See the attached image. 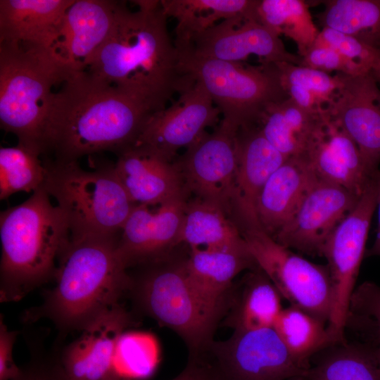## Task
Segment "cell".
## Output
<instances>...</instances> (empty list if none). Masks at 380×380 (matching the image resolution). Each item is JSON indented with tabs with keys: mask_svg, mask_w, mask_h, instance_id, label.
Listing matches in <instances>:
<instances>
[{
	"mask_svg": "<svg viewBox=\"0 0 380 380\" xmlns=\"http://www.w3.org/2000/svg\"><path fill=\"white\" fill-rule=\"evenodd\" d=\"M53 91L46 116L44 154L77 161L106 151L130 147L156 111L144 100L91 76L70 74Z\"/></svg>",
	"mask_w": 380,
	"mask_h": 380,
	"instance_id": "1",
	"label": "cell"
},
{
	"mask_svg": "<svg viewBox=\"0 0 380 380\" xmlns=\"http://www.w3.org/2000/svg\"><path fill=\"white\" fill-rule=\"evenodd\" d=\"M133 2L136 11L118 1L112 30L84 72L160 110L191 82L181 70L160 1Z\"/></svg>",
	"mask_w": 380,
	"mask_h": 380,
	"instance_id": "2",
	"label": "cell"
},
{
	"mask_svg": "<svg viewBox=\"0 0 380 380\" xmlns=\"http://www.w3.org/2000/svg\"><path fill=\"white\" fill-rule=\"evenodd\" d=\"M118 239L70 237L58 263L55 286L44 293L41 304L25 312L23 320L46 319L65 335L81 331L120 303L130 277L118 253Z\"/></svg>",
	"mask_w": 380,
	"mask_h": 380,
	"instance_id": "3",
	"label": "cell"
},
{
	"mask_svg": "<svg viewBox=\"0 0 380 380\" xmlns=\"http://www.w3.org/2000/svg\"><path fill=\"white\" fill-rule=\"evenodd\" d=\"M44 186L25 201L0 215V300H21L54 279L60 257L70 240L61 209Z\"/></svg>",
	"mask_w": 380,
	"mask_h": 380,
	"instance_id": "4",
	"label": "cell"
},
{
	"mask_svg": "<svg viewBox=\"0 0 380 380\" xmlns=\"http://www.w3.org/2000/svg\"><path fill=\"white\" fill-rule=\"evenodd\" d=\"M70 75L44 46L0 42V125L18 144L44 154L53 87Z\"/></svg>",
	"mask_w": 380,
	"mask_h": 380,
	"instance_id": "5",
	"label": "cell"
},
{
	"mask_svg": "<svg viewBox=\"0 0 380 380\" xmlns=\"http://www.w3.org/2000/svg\"><path fill=\"white\" fill-rule=\"evenodd\" d=\"M44 163L47 174L43 186L63 213L70 238L119 236L135 205L113 165L86 170L77 161Z\"/></svg>",
	"mask_w": 380,
	"mask_h": 380,
	"instance_id": "6",
	"label": "cell"
},
{
	"mask_svg": "<svg viewBox=\"0 0 380 380\" xmlns=\"http://www.w3.org/2000/svg\"><path fill=\"white\" fill-rule=\"evenodd\" d=\"M139 267L142 270L138 274H129L127 292L137 309L176 332L194 356L208 350L223 310L210 304L196 290L184 260L172 262L167 257Z\"/></svg>",
	"mask_w": 380,
	"mask_h": 380,
	"instance_id": "7",
	"label": "cell"
},
{
	"mask_svg": "<svg viewBox=\"0 0 380 380\" xmlns=\"http://www.w3.org/2000/svg\"><path fill=\"white\" fill-rule=\"evenodd\" d=\"M178 53L182 73L201 84L222 115L221 122L236 132L260 122L270 106L289 98L274 63L244 65Z\"/></svg>",
	"mask_w": 380,
	"mask_h": 380,
	"instance_id": "8",
	"label": "cell"
},
{
	"mask_svg": "<svg viewBox=\"0 0 380 380\" xmlns=\"http://www.w3.org/2000/svg\"><path fill=\"white\" fill-rule=\"evenodd\" d=\"M257 266L291 305L327 324L334 302L329 267L312 262L277 242L262 229L241 230Z\"/></svg>",
	"mask_w": 380,
	"mask_h": 380,
	"instance_id": "9",
	"label": "cell"
},
{
	"mask_svg": "<svg viewBox=\"0 0 380 380\" xmlns=\"http://www.w3.org/2000/svg\"><path fill=\"white\" fill-rule=\"evenodd\" d=\"M373 175L357 205L328 238L322 251L334 285V302L327 330L335 343L346 341L345 330L352 294L366 253L368 232L376 208Z\"/></svg>",
	"mask_w": 380,
	"mask_h": 380,
	"instance_id": "10",
	"label": "cell"
},
{
	"mask_svg": "<svg viewBox=\"0 0 380 380\" xmlns=\"http://www.w3.org/2000/svg\"><path fill=\"white\" fill-rule=\"evenodd\" d=\"M210 348L220 380H303L309 366L290 354L273 327L234 330Z\"/></svg>",
	"mask_w": 380,
	"mask_h": 380,
	"instance_id": "11",
	"label": "cell"
},
{
	"mask_svg": "<svg viewBox=\"0 0 380 380\" xmlns=\"http://www.w3.org/2000/svg\"><path fill=\"white\" fill-rule=\"evenodd\" d=\"M169 106L155 112L130 147H139L171 161L178 150L196 142L220 112L199 83L192 82Z\"/></svg>",
	"mask_w": 380,
	"mask_h": 380,
	"instance_id": "12",
	"label": "cell"
},
{
	"mask_svg": "<svg viewBox=\"0 0 380 380\" xmlns=\"http://www.w3.org/2000/svg\"><path fill=\"white\" fill-rule=\"evenodd\" d=\"M238 132L223 122L186 148L175 162L188 194L222 207L232 214L236 170Z\"/></svg>",
	"mask_w": 380,
	"mask_h": 380,
	"instance_id": "13",
	"label": "cell"
},
{
	"mask_svg": "<svg viewBox=\"0 0 380 380\" xmlns=\"http://www.w3.org/2000/svg\"><path fill=\"white\" fill-rule=\"evenodd\" d=\"M179 51L196 56L241 63L257 56L261 64L287 62L301 65L302 58L288 51L279 35L255 20L235 17L194 37Z\"/></svg>",
	"mask_w": 380,
	"mask_h": 380,
	"instance_id": "14",
	"label": "cell"
},
{
	"mask_svg": "<svg viewBox=\"0 0 380 380\" xmlns=\"http://www.w3.org/2000/svg\"><path fill=\"white\" fill-rule=\"evenodd\" d=\"M360 198L341 186L318 179L293 217L273 238L288 248L322 256L328 238Z\"/></svg>",
	"mask_w": 380,
	"mask_h": 380,
	"instance_id": "15",
	"label": "cell"
},
{
	"mask_svg": "<svg viewBox=\"0 0 380 380\" xmlns=\"http://www.w3.org/2000/svg\"><path fill=\"white\" fill-rule=\"evenodd\" d=\"M187 198H177L156 209L135 205L118 236L117 248L128 270L160 261L181 243Z\"/></svg>",
	"mask_w": 380,
	"mask_h": 380,
	"instance_id": "16",
	"label": "cell"
},
{
	"mask_svg": "<svg viewBox=\"0 0 380 380\" xmlns=\"http://www.w3.org/2000/svg\"><path fill=\"white\" fill-rule=\"evenodd\" d=\"M118 1L74 0L48 47L70 73L85 71L113 27Z\"/></svg>",
	"mask_w": 380,
	"mask_h": 380,
	"instance_id": "17",
	"label": "cell"
},
{
	"mask_svg": "<svg viewBox=\"0 0 380 380\" xmlns=\"http://www.w3.org/2000/svg\"><path fill=\"white\" fill-rule=\"evenodd\" d=\"M341 77L327 113L355 142L369 169L375 172L380 163V87L371 72Z\"/></svg>",
	"mask_w": 380,
	"mask_h": 380,
	"instance_id": "18",
	"label": "cell"
},
{
	"mask_svg": "<svg viewBox=\"0 0 380 380\" xmlns=\"http://www.w3.org/2000/svg\"><path fill=\"white\" fill-rule=\"evenodd\" d=\"M132 314L120 303L108 308L87 324L79 337L57 352L69 380H103L113 371L120 336L134 324Z\"/></svg>",
	"mask_w": 380,
	"mask_h": 380,
	"instance_id": "19",
	"label": "cell"
},
{
	"mask_svg": "<svg viewBox=\"0 0 380 380\" xmlns=\"http://www.w3.org/2000/svg\"><path fill=\"white\" fill-rule=\"evenodd\" d=\"M287 158L253 125L241 128L236 136V170L232 213L241 229L260 228L257 203L271 175Z\"/></svg>",
	"mask_w": 380,
	"mask_h": 380,
	"instance_id": "20",
	"label": "cell"
},
{
	"mask_svg": "<svg viewBox=\"0 0 380 380\" xmlns=\"http://www.w3.org/2000/svg\"><path fill=\"white\" fill-rule=\"evenodd\" d=\"M118 155L114 170L134 205H159L188 197L182 173L175 163L134 146Z\"/></svg>",
	"mask_w": 380,
	"mask_h": 380,
	"instance_id": "21",
	"label": "cell"
},
{
	"mask_svg": "<svg viewBox=\"0 0 380 380\" xmlns=\"http://www.w3.org/2000/svg\"><path fill=\"white\" fill-rule=\"evenodd\" d=\"M318 179L307 156L287 158L259 196L257 216L260 228L273 237L293 217Z\"/></svg>",
	"mask_w": 380,
	"mask_h": 380,
	"instance_id": "22",
	"label": "cell"
},
{
	"mask_svg": "<svg viewBox=\"0 0 380 380\" xmlns=\"http://www.w3.org/2000/svg\"><path fill=\"white\" fill-rule=\"evenodd\" d=\"M307 158L319 179L341 186L359 197L374 174L355 142L329 115Z\"/></svg>",
	"mask_w": 380,
	"mask_h": 380,
	"instance_id": "23",
	"label": "cell"
},
{
	"mask_svg": "<svg viewBox=\"0 0 380 380\" xmlns=\"http://www.w3.org/2000/svg\"><path fill=\"white\" fill-rule=\"evenodd\" d=\"M328 118L327 113L305 110L288 98L267 108L259 128L286 158L307 156L322 135Z\"/></svg>",
	"mask_w": 380,
	"mask_h": 380,
	"instance_id": "24",
	"label": "cell"
},
{
	"mask_svg": "<svg viewBox=\"0 0 380 380\" xmlns=\"http://www.w3.org/2000/svg\"><path fill=\"white\" fill-rule=\"evenodd\" d=\"M74 0H1L0 42L48 47Z\"/></svg>",
	"mask_w": 380,
	"mask_h": 380,
	"instance_id": "25",
	"label": "cell"
},
{
	"mask_svg": "<svg viewBox=\"0 0 380 380\" xmlns=\"http://www.w3.org/2000/svg\"><path fill=\"white\" fill-rule=\"evenodd\" d=\"M187 275L201 296L224 310L234 278L243 270L258 267L249 249L222 251L191 248L184 260Z\"/></svg>",
	"mask_w": 380,
	"mask_h": 380,
	"instance_id": "26",
	"label": "cell"
},
{
	"mask_svg": "<svg viewBox=\"0 0 380 380\" xmlns=\"http://www.w3.org/2000/svg\"><path fill=\"white\" fill-rule=\"evenodd\" d=\"M160 3L166 16L177 21L174 42L177 49L223 20L239 16L258 20L259 0H162Z\"/></svg>",
	"mask_w": 380,
	"mask_h": 380,
	"instance_id": "27",
	"label": "cell"
},
{
	"mask_svg": "<svg viewBox=\"0 0 380 380\" xmlns=\"http://www.w3.org/2000/svg\"><path fill=\"white\" fill-rule=\"evenodd\" d=\"M220 205L196 198L188 201L181 230V243L191 248L246 251L241 229Z\"/></svg>",
	"mask_w": 380,
	"mask_h": 380,
	"instance_id": "28",
	"label": "cell"
},
{
	"mask_svg": "<svg viewBox=\"0 0 380 380\" xmlns=\"http://www.w3.org/2000/svg\"><path fill=\"white\" fill-rule=\"evenodd\" d=\"M376 346L343 341L314 355L303 380H380Z\"/></svg>",
	"mask_w": 380,
	"mask_h": 380,
	"instance_id": "29",
	"label": "cell"
},
{
	"mask_svg": "<svg viewBox=\"0 0 380 380\" xmlns=\"http://www.w3.org/2000/svg\"><path fill=\"white\" fill-rule=\"evenodd\" d=\"M282 309L281 296L256 267L244 277L239 293L233 300L229 324L234 330L272 328Z\"/></svg>",
	"mask_w": 380,
	"mask_h": 380,
	"instance_id": "30",
	"label": "cell"
},
{
	"mask_svg": "<svg viewBox=\"0 0 380 380\" xmlns=\"http://www.w3.org/2000/svg\"><path fill=\"white\" fill-rule=\"evenodd\" d=\"M274 64L281 87L289 99L305 110L327 113L341 85L340 73L331 75L287 62Z\"/></svg>",
	"mask_w": 380,
	"mask_h": 380,
	"instance_id": "31",
	"label": "cell"
},
{
	"mask_svg": "<svg viewBox=\"0 0 380 380\" xmlns=\"http://www.w3.org/2000/svg\"><path fill=\"white\" fill-rule=\"evenodd\" d=\"M317 20L329 28L380 48V0H327Z\"/></svg>",
	"mask_w": 380,
	"mask_h": 380,
	"instance_id": "32",
	"label": "cell"
},
{
	"mask_svg": "<svg viewBox=\"0 0 380 380\" xmlns=\"http://www.w3.org/2000/svg\"><path fill=\"white\" fill-rule=\"evenodd\" d=\"M273 328L290 354L306 365L314 355L335 343L326 323L293 305L282 309Z\"/></svg>",
	"mask_w": 380,
	"mask_h": 380,
	"instance_id": "33",
	"label": "cell"
},
{
	"mask_svg": "<svg viewBox=\"0 0 380 380\" xmlns=\"http://www.w3.org/2000/svg\"><path fill=\"white\" fill-rule=\"evenodd\" d=\"M258 20L279 36L284 34L297 45L303 56L317 39L319 31L302 0H259Z\"/></svg>",
	"mask_w": 380,
	"mask_h": 380,
	"instance_id": "34",
	"label": "cell"
},
{
	"mask_svg": "<svg viewBox=\"0 0 380 380\" xmlns=\"http://www.w3.org/2000/svg\"><path fill=\"white\" fill-rule=\"evenodd\" d=\"M37 151L18 144L0 148V199L25 191L34 192L43 186L46 167Z\"/></svg>",
	"mask_w": 380,
	"mask_h": 380,
	"instance_id": "35",
	"label": "cell"
},
{
	"mask_svg": "<svg viewBox=\"0 0 380 380\" xmlns=\"http://www.w3.org/2000/svg\"><path fill=\"white\" fill-rule=\"evenodd\" d=\"M160 360V346L151 334L125 331L113 355V371L124 379H144L154 372Z\"/></svg>",
	"mask_w": 380,
	"mask_h": 380,
	"instance_id": "36",
	"label": "cell"
},
{
	"mask_svg": "<svg viewBox=\"0 0 380 380\" xmlns=\"http://www.w3.org/2000/svg\"><path fill=\"white\" fill-rule=\"evenodd\" d=\"M355 329L369 343L380 345V286L365 281L355 289L350 301L346 328Z\"/></svg>",
	"mask_w": 380,
	"mask_h": 380,
	"instance_id": "37",
	"label": "cell"
},
{
	"mask_svg": "<svg viewBox=\"0 0 380 380\" xmlns=\"http://www.w3.org/2000/svg\"><path fill=\"white\" fill-rule=\"evenodd\" d=\"M314 44L331 47L369 71L380 63V48L332 29L322 28Z\"/></svg>",
	"mask_w": 380,
	"mask_h": 380,
	"instance_id": "38",
	"label": "cell"
},
{
	"mask_svg": "<svg viewBox=\"0 0 380 380\" xmlns=\"http://www.w3.org/2000/svg\"><path fill=\"white\" fill-rule=\"evenodd\" d=\"M300 57L301 65L328 74L336 72L346 75L355 76L371 72L360 63L327 46L313 44Z\"/></svg>",
	"mask_w": 380,
	"mask_h": 380,
	"instance_id": "39",
	"label": "cell"
},
{
	"mask_svg": "<svg viewBox=\"0 0 380 380\" xmlns=\"http://www.w3.org/2000/svg\"><path fill=\"white\" fill-rule=\"evenodd\" d=\"M32 348L31 359L21 367L20 374L13 380H69L63 370L57 353L45 354Z\"/></svg>",
	"mask_w": 380,
	"mask_h": 380,
	"instance_id": "40",
	"label": "cell"
},
{
	"mask_svg": "<svg viewBox=\"0 0 380 380\" xmlns=\"http://www.w3.org/2000/svg\"><path fill=\"white\" fill-rule=\"evenodd\" d=\"M18 331L9 330L1 315L0 320V380H13L21 372L14 362L13 350Z\"/></svg>",
	"mask_w": 380,
	"mask_h": 380,
	"instance_id": "41",
	"label": "cell"
},
{
	"mask_svg": "<svg viewBox=\"0 0 380 380\" xmlns=\"http://www.w3.org/2000/svg\"><path fill=\"white\" fill-rule=\"evenodd\" d=\"M172 380H220L208 362L194 356L184 369Z\"/></svg>",
	"mask_w": 380,
	"mask_h": 380,
	"instance_id": "42",
	"label": "cell"
},
{
	"mask_svg": "<svg viewBox=\"0 0 380 380\" xmlns=\"http://www.w3.org/2000/svg\"><path fill=\"white\" fill-rule=\"evenodd\" d=\"M377 192L376 208L378 210V226L374 242L372 246L366 251L367 256H380V171L378 170L374 174Z\"/></svg>",
	"mask_w": 380,
	"mask_h": 380,
	"instance_id": "43",
	"label": "cell"
},
{
	"mask_svg": "<svg viewBox=\"0 0 380 380\" xmlns=\"http://www.w3.org/2000/svg\"><path fill=\"white\" fill-rule=\"evenodd\" d=\"M371 74L380 87V63H378L372 68Z\"/></svg>",
	"mask_w": 380,
	"mask_h": 380,
	"instance_id": "44",
	"label": "cell"
},
{
	"mask_svg": "<svg viewBox=\"0 0 380 380\" xmlns=\"http://www.w3.org/2000/svg\"><path fill=\"white\" fill-rule=\"evenodd\" d=\"M103 380H125L115 372H110Z\"/></svg>",
	"mask_w": 380,
	"mask_h": 380,
	"instance_id": "45",
	"label": "cell"
},
{
	"mask_svg": "<svg viewBox=\"0 0 380 380\" xmlns=\"http://www.w3.org/2000/svg\"><path fill=\"white\" fill-rule=\"evenodd\" d=\"M375 352L378 362L380 365V345L376 347Z\"/></svg>",
	"mask_w": 380,
	"mask_h": 380,
	"instance_id": "46",
	"label": "cell"
}]
</instances>
